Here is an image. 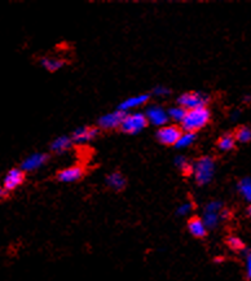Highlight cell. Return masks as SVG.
I'll list each match as a JSON object with an SVG mask.
<instances>
[{
	"label": "cell",
	"mask_w": 251,
	"mask_h": 281,
	"mask_svg": "<svg viewBox=\"0 0 251 281\" xmlns=\"http://www.w3.org/2000/svg\"><path fill=\"white\" fill-rule=\"evenodd\" d=\"M97 135H99V129L97 127L83 126L75 130L73 135H71V140L75 144H84V142L95 139Z\"/></svg>",
	"instance_id": "7c38bea8"
},
{
	"label": "cell",
	"mask_w": 251,
	"mask_h": 281,
	"mask_svg": "<svg viewBox=\"0 0 251 281\" xmlns=\"http://www.w3.org/2000/svg\"><path fill=\"white\" fill-rule=\"evenodd\" d=\"M211 120V112L207 107H201L197 109L187 110L185 118L181 122V130L184 133H193L206 127Z\"/></svg>",
	"instance_id": "6da1fadb"
},
{
	"label": "cell",
	"mask_w": 251,
	"mask_h": 281,
	"mask_svg": "<svg viewBox=\"0 0 251 281\" xmlns=\"http://www.w3.org/2000/svg\"><path fill=\"white\" fill-rule=\"evenodd\" d=\"M192 210H193V204L190 201H187V202H183L180 206L177 207L176 214L179 217H188V215H190Z\"/></svg>",
	"instance_id": "d4e9b609"
},
{
	"label": "cell",
	"mask_w": 251,
	"mask_h": 281,
	"mask_svg": "<svg viewBox=\"0 0 251 281\" xmlns=\"http://www.w3.org/2000/svg\"><path fill=\"white\" fill-rule=\"evenodd\" d=\"M123 118H125V113L117 109L116 112L104 114L103 117H100L99 121H97V125L103 130H114L121 127V125H122L123 122Z\"/></svg>",
	"instance_id": "52a82bcc"
},
{
	"label": "cell",
	"mask_w": 251,
	"mask_h": 281,
	"mask_svg": "<svg viewBox=\"0 0 251 281\" xmlns=\"http://www.w3.org/2000/svg\"><path fill=\"white\" fill-rule=\"evenodd\" d=\"M107 184H108V187L112 188L113 191L120 192V191H123V189L126 188L127 180H126V178L122 175V172L114 171L110 175H108Z\"/></svg>",
	"instance_id": "9a60e30c"
},
{
	"label": "cell",
	"mask_w": 251,
	"mask_h": 281,
	"mask_svg": "<svg viewBox=\"0 0 251 281\" xmlns=\"http://www.w3.org/2000/svg\"><path fill=\"white\" fill-rule=\"evenodd\" d=\"M168 114V120H172L174 122L181 123L185 118V114H187V109H184L180 105H176V107H172L167 110Z\"/></svg>",
	"instance_id": "44dd1931"
},
{
	"label": "cell",
	"mask_w": 251,
	"mask_h": 281,
	"mask_svg": "<svg viewBox=\"0 0 251 281\" xmlns=\"http://www.w3.org/2000/svg\"><path fill=\"white\" fill-rule=\"evenodd\" d=\"M207 101H209V96L202 92H185L177 97V105H180L187 110L206 107Z\"/></svg>",
	"instance_id": "5b68a950"
},
{
	"label": "cell",
	"mask_w": 251,
	"mask_h": 281,
	"mask_svg": "<svg viewBox=\"0 0 251 281\" xmlns=\"http://www.w3.org/2000/svg\"><path fill=\"white\" fill-rule=\"evenodd\" d=\"M196 141V134L193 133H183L180 136V139L177 140V142L175 144V146L179 149L188 148L190 146L193 142Z\"/></svg>",
	"instance_id": "7402d4cb"
},
{
	"label": "cell",
	"mask_w": 251,
	"mask_h": 281,
	"mask_svg": "<svg viewBox=\"0 0 251 281\" xmlns=\"http://www.w3.org/2000/svg\"><path fill=\"white\" fill-rule=\"evenodd\" d=\"M153 92H154V95H157V96H166V95L170 94V90H168L167 87H164V86H157V87L153 90Z\"/></svg>",
	"instance_id": "4316f807"
},
{
	"label": "cell",
	"mask_w": 251,
	"mask_h": 281,
	"mask_svg": "<svg viewBox=\"0 0 251 281\" xmlns=\"http://www.w3.org/2000/svg\"><path fill=\"white\" fill-rule=\"evenodd\" d=\"M242 101H244L245 104L251 103V95H245V96L242 97Z\"/></svg>",
	"instance_id": "f546056e"
},
{
	"label": "cell",
	"mask_w": 251,
	"mask_h": 281,
	"mask_svg": "<svg viewBox=\"0 0 251 281\" xmlns=\"http://www.w3.org/2000/svg\"><path fill=\"white\" fill-rule=\"evenodd\" d=\"M192 175L198 185H206L215 175V159L210 155H203L192 163Z\"/></svg>",
	"instance_id": "7a4b0ae2"
},
{
	"label": "cell",
	"mask_w": 251,
	"mask_h": 281,
	"mask_svg": "<svg viewBox=\"0 0 251 281\" xmlns=\"http://www.w3.org/2000/svg\"><path fill=\"white\" fill-rule=\"evenodd\" d=\"M227 245H228V248L231 250H233V252H244L245 250V243L242 241L240 237L237 236H228L227 237Z\"/></svg>",
	"instance_id": "cb8c5ba5"
},
{
	"label": "cell",
	"mask_w": 251,
	"mask_h": 281,
	"mask_svg": "<svg viewBox=\"0 0 251 281\" xmlns=\"http://www.w3.org/2000/svg\"><path fill=\"white\" fill-rule=\"evenodd\" d=\"M240 116H241V112H240V110H233V113L231 114V120L237 121L240 118Z\"/></svg>",
	"instance_id": "83f0119b"
},
{
	"label": "cell",
	"mask_w": 251,
	"mask_h": 281,
	"mask_svg": "<svg viewBox=\"0 0 251 281\" xmlns=\"http://www.w3.org/2000/svg\"><path fill=\"white\" fill-rule=\"evenodd\" d=\"M245 274L246 279L251 280V250L246 252L245 256Z\"/></svg>",
	"instance_id": "484cf974"
},
{
	"label": "cell",
	"mask_w": 251,
	"mask_h": 281,
	"mask_svg": "<svg viewBox=\"0 0 251 281\" xmlns=\"http://www.w3.org/2000/svg\"><path fill=\"white\" fill-rule=\"evenodd\" d=\"M236 139L232 134H224L223 136H220L216 145L218 148L222 150V152H229V150H233L236 148Z\"/></svg>",
	"instance_id": "ac0fdd59"
},
{
	"label": "cell",
	"mask_w": 251,
	"mask_h": 281,
	"mask_svg": "<svg viewBox=\"0 0 251 281\" xmlns=\"http://www.w3.org/2000/svg\"><path fill=\"white\" fill-rule=\"evenodd\" d=\"M233 136H235L236 141L242 142V144L250 142L251 141V127L246 126V125L239 126L237 129H236Z\"/></svg>",
	"instance_id": "d6986e66"
},
{
	"label": "cell",
	"mask_w": 251,
	"mask_h": 281,
	"mask_svg": "<svg viewBox=\"0 0 251 281\" xmlns=\"http://www.w3.org/2000/svg\"><path fill=\"white\" fill-rule=\"evenodd\" d=\"M25 181V171H22L21 168H12L6 172L3 180V187L6 191H14L16 188L22 184Z\"/></svg>",
	"instance_id": "30bf717a"
},
{
	"label": "cell",
	"mask_w": 251,
	"mask_h": 281,
	"mask_svg": "<svg viewBox=\"0 0 251 281\" xmlns=\"http://www.w3.org/2000/svg\"><path fill=\"white\" fill-rule=\"evenodd\" d=\"M146 120L148 122H150L151 125H154V126H159V127H163L167 125V121H168V114L167 112L163 109L162 107L159 105H151L146 109Z\"/></svg>",
	"instance_id": "9c48e42d"
},
{
	"label": "cell",
	"mask_w": 251,
	"mask_h": 281,
	"mask_svg": "<svg viewBox=\"0 0 251 281\" xmlns=\"http://www.w3.org/2000/svg\"><path fill=\"white\" fill-rule=\"evenodd\" d=\"M84 172L86 170L82 165L70 166V167H66L57 172V180L61 183H75L83 178Z\"/></svg>",
	"instance_id": "ba28073f"
},
{
	"label": "cell",
	"mask_w": 251,
	"mask_h": 281,
	"mask_svg": "<svg viewBox=\"0 0 251 281\" xmlns=\"http://www.w3.org/2000/svg\"><path fill=\"white\" fill-rule=\"evenodd\" d=\"M237 189H239L242 197L245 198L249 204H251V178H249V176L242 178L237 184Z\"/></svg>",
	"instance_id": "ffe728a7"
},
{
	"label": "cell",
	"mask_w": 251,
	"mask_h": 281,
	"mask_svg": "<svg viewBox=\"0 0 251 281\" xmlns=\"http://www.w3.org/2000/svg\"><path fill=\"white\" fill-rule=\"evenodd\" d=\"M73 140L70 136H58L51 144V150L55 153H64L71 148Z\"/></svg>",
	"instance_id": "2e32d148"
},
{
	"label": "cell",
	"mask_w": 251,
	"mask_h": 281,
	"mask_svg": "<svg viewBox=\"0 0 251 281\" xmlns=\"http://www.w3.org/2000/svg\"><path fill=\"white\" fill-rule=\"evenodd\" d=\"M183 130L174 125H166L161 127L157 133V139L163 145H175L177 140L180 139Z\"/></svg>",
	"instance_id": "8992f818"
},
{
	"label": "cell",
	"mask_w": 251,
	"mask_h": 281,
	"mask_svg": "<svg viewBox=\"0 0 251 281\" xmlns=\"http://www.w3.org/2000/svg\"><path fill=\"white\" fill-rule=\"evenodd\" d=\"M6 194H8V191H6L4 187H0V198H5Z\"/></svg>",
	"instance_id": "f1b7e54d"
},
{
	"label": "cell",
	"mask_w": 251,
	"mask_h": 281,
	"mask_svg": "<svg viewBox=\"0 0 251 281\" xmlns=\"http://www.w3.org/2000/svg\"><path fill=\"white\" fill-rule=\"evenodd\" d=\"M188 231L190 232L192 236H194L196 239H203L207 235V228L203 223L202 218L198 217H192L188 220Z\"/></svg>",
	"instance_id": "5bb4252c"
},
{
	"label": "cell",
	"mask_w": 251,
	"mask_h": 281,
	"mask_svg": "<svg viewBox=\"0 0 251 281\" xmlns=\"http://www.w3.org/2000/svg\"><path fill=\"white\" fill-rule=\"evenodd\" d=\"M175 166L180 168L185 175L192 174V163L185 155H177L175 158Z\"/></svg>",
	"instance_id": "603a6c76"
},
{
	"label": "cell",
	"mask_w": 251,
	"mask_h": 281,
	"mask_svg": "<svg viewBox=\"0 0 251 281\" xmlns=\"http://www.w3.org/2000/svg\"><path fill=\"white\" fill-rule=\"evenodd\" d=\"M224 209L222 201H210L205 206L202 214V220L207 230H215L222 222V211Z\"/></svg>",
	"instance_id": "3957f363"
},
{
	"label": "cell",
	"mask_w": 251,
	"mask_h": 281,
	"mask_svg": "<svg viewBox=\"0 0 251 281\" xmlns=\"http://www.w3.org/2000/svg\"><path fill=\"white\" fill-rule=\"evenodd\" d=\"M148 125V120L145 114L142 113H131L125 114L123 122L121 125V130L126 134H138L140 131L146 127Z\"/></svg>",
	"instance_id": "277c9868"
},
{
	"label": "cell",
	"mask_w": 251,
	"mask_h": 281,
	"mask_svg": "<svg viewBox=\"0 0 251 281\" xmlns=\"http://www.w3.org/2000/svg\"><path fill=\"white\" fill-rule=\"evenodd\" d=\"M40 64H42V66L45 70L53 73V71L60 70L64 66L65 60L55 57V56H45V57L40 58Z\"/></svg>",
	"instance_id": "e0dca14e"
},
{
	"label": "cell",
	"mask_w": 251,
	"mask_h": 281,
	"mask_svg": "<svg viewBox=\"0 0 251 281\" xmlns=\"http://www.w3.org/2000/svg\"><path fill=\"white\" fill-rule=\"evenodd\" d=\"M149 100V95H136V96H132V97H128V99H126V100H123L122 103L118 105V110H121V112H128V110L131 109H135V108H138L141 107V105H144V104H146V101Z\"/></svg>",
	"instance_id": "4fadbf2b"
},
{
	"label": "cell",
	"mask_w": 251,
	"mask_h": 281,
	"mask_svg": "<svg viewBox=\"0 0 251 281\" xmlns=\"http://www.w3.org/2000/svg\"><path fill=\"white\" fill-rule=\"evenodd\" d=\"M48 158V154H45V153H34V154L29 155L27 158L23 159L22 163H21V170L25 172L35 171L39 167L45 165Z\"/></svg>",
	"instance_id": "8fae6325"
},
{
	"label": "cell",
	"mask_w": 251,
	"mask_h": 281,
	"mask_svg": "<svg viewBox=\"0 0 251 281\" xmlns=\"http://www.w3.org/2000/svg\"><path fill=\"white\" fill-rule=\"evenodd\" d=\"M246 213H248V217L251 218V204L249 205V207H248V210H246Z\"/></svg>",
	"instance_id": "4dcf8cb0"
}]
</instances>
